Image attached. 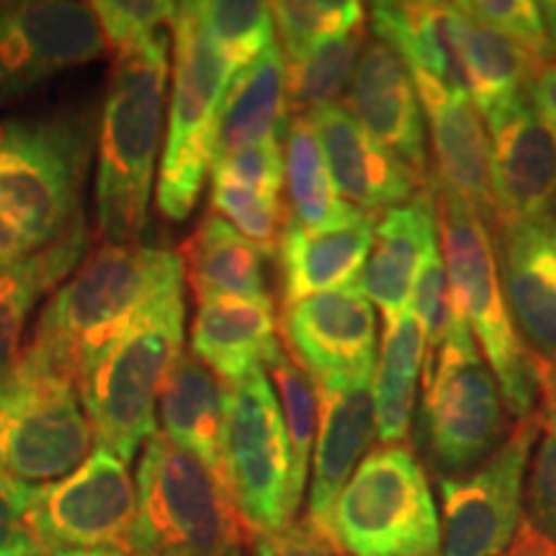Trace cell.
I'll return each instance as SVG.
<instances>
[{"instance_id": "6da1fadb", "label": "cell", "mask_w": 556, "mask_h": 556, "mask_svg": "<svg viewBox=\"0 0 556 556\" xmlns=\"http://www.w3.org/2000/svg\"><path fill=\"white\" fill-rule=\"evenodd\" d=\"M173 291H184L178 253L106 242L54 291L24 348L80 387L137 319Z\"/></svg>"}, {"instance_id": "7a4b0ae2", "label": "cell", "mask_w": 556, "mask_h": 556, "mask_svg": "<svg viewBox=\"0 0 556 556\" xmlns=\"http://www.w3.org/2000/svg\"><path fill=\"white\" fill-rule=\"evenodd\" d=\"M168 34L160 31L111 67L96 170V219L109 245H137L148 227L168 99Z\"/></svg>"}, {"instance_id": "3957f363", "label": "cell", "mask_w": 556, "mask_h": 556, "mask_svg": "<svg viewBox=\"0 0 556 556\" xmlns=\"http://www.w3.org/2000/svg\"><path fill=\"white\" fill-rule=\"evenodd\" d=\"M90 160L80 116L0 122V268L41 253L78 225Z\"/></svg>"}, {"instance_id": "277c9868", "label": "cell", "mask_w": 556, "mask_h": 556, "mask_svg": "<svg viewBox=\"0 0 556 556\" xmlns=\"http://www.w3.org/2000/svg\"><path fill=\"white\" fill-rule=\"evenodd\" d=\"M435 208L458 315L495 374L507 413L518 420L531 417L539 400V358L520 340L505 302L490 222L441 186H435Z\"/></svg>"}, {"instance_id": "5b68a950", "label": "cell", "mask_w": 556, "mask_h": 556, "mask_svg": "<svg viewBox=\"0 0 556 556\" xmlns=\"http://www.w3.org/2000/svg\"><path fill=\"white\" fill-rule=\"evenodd\" d=\"M184 291H173L152 304L80 381L96 446L127 467L157 433L160 392L184 356Z\"/></svg>"}, {"instance_id": "8992f818", "label": "cell", "mask_w": 556, "mask_h": 556, "mask_svg": "<svg viewBox=\"0 0 556 556\" xmlns=\"http://www.w3.org/2000/svg\"><path fill=\"white\" fill-rule=\"evenodd\" d=\"M129 556H227L248 536L219 477L155 433L137 469Z\"/></svg>"}, {"instance_id": "52a82bcc", "label": "cell", "mask_w": 556, "mask_h": 556, "mask_svg": "<svg viewBox=\"0 0 556 556\" xmlns=\"http://www.w3.org/2000/svg\"><path fill=\"white\" fill-rule=\"evenodd\" d=\"M173 86L163 160L157 173V208L184 222L197 208L206 173L217 152L222 103L235 70L208 45L191 3H178L173 16Z\"/></svg>"}, {"instance_id": "ba28073f", "label": "cell", "mask_w": 556, "mask_h": 556, "mask_svg": "<svg viewBox=\"0 0 556 556\" xmlns=\"http://www.w3.org/2000/svg\"><path fill=\"white\" fill-rule=\"evenodd\" d=\"M330 536L348 556H438L441 513L407 446L371 448L340 492Z\"/></svg>"}, {"instance_id": "9c48e42d", "label": "cell", "mask_w": 556, "mask_h": 556, "mask_svg": "<svg viewBox=\"0 0 556 556\" xmlns=\"http://www.w3.org/2000/svg\"><path fill=\"white\" fill-rule=\"evenodd\" d=\"M93 443L80 387L21 348L0 374V467L45 486L73 475Z\"/></svg>"}, {"instance_id": "30bf717a", "label": "cell", "mask_w": 556, "mask_h": 556, "mask_svg": "<svg viewBox=\"0 0 556 556\" xmlns=\"http://www.w3.org/2000/svg\"><path fill=\"white\" fill-rule=\"evenodd\" d=\"M505 400L464 317L426 353L420 441L441 477L475 469L505 441Z\"/></svg>"}, {"instance_id": "8fae6325", "label": "cell", "mask_w": 556, "mask_h": 556, "mask_svg": "<svg viewBox=\"0 0 556 556\" xmlns=\"http://www.w3.org/2000/svg\"><path fill=\"white\" fill-rule=\"evenodd\" d=\"M222 484L250 539L289 526L299 510L287 422L266 368L225 384Z\"/></svg>"}, {"instance_id": "7c38bea8", "label": "cell", "mask_w": 556, "mask_h": 556, "mask_svg": "<svg viewBox=\"0 0 556 556\" xmlns=\"http://www.w3.org/2000/svg\"><path fill=\"white\" fill-rule=\"evenodd\" d=\"M539 435V417L516 422L505 441L454 477H438L441 492V554L507 556L523 528L526 477Z\"/></svg>"}, {"instance_id": "4fadbf2b", "label": "cell", "mask_w": 556, "mask_h": 556, "mask_svg": "<svg viewBox=\"0 0 556 556\" xmlns=\"http://www.w3.org/2000/svg\"><path fill=\"white\" fill-rule=\"evenodd\" d=\"M137 518V484L129 467L96 446L73 475L34 486L26 510L45 556L65 552H119L129 556Z\"/></svg>"}, {"instance_id": "5bb4252c", "label": "cell", "mask_w": 556, "mask_h": 556, "mask_svg": "<svg viewBox=\"0 0 556 556\" xmlns=\"http://www.w3.org/2000/svg\"><path fill=\"white\" fill-rule=\"evenodd\" d=\"M106 52L90 3L0 0V106Z\"/></svg>"}, {"instance_id": "9a60e30c", "label": "cell", "mask_w": 556, "mask_h": 556, "mask_svg": "<svg viewBox=\"0 0 556 556\" xmlns=\"http://www.w3.org/2000/svg\"><path fill=\"white\" fill-rule=\"evenodd\" d=\"M281 332L289 356L312 379L377 368V312L358 281L283 307Z\"/></svg>"}, {"instance_id": "2e32d148", "label": "cell", "mask_w": 556, "mask_h": 556, "mask_svg": "<svg viewBox=\"0 0 556 556\" xmlns=\"http://www.w3.org/2000/svg\"><path fill=\"white\" fill-rule=\"evenodd\" d=\"M312 381L317 389L319 422L312 454L307 520L330 536L332 507L377 438L374 374Z\"/></svg>"}, {"instance_id": "e0dca14e", "label": "cell", "mask_w": 556, "mask_h": 556, "mask_svg": "<svg viewBox=\"0 0 556 556\" xmlns=\"http://www.w3.org/2000/svg\"><path fill=\"white\" fill-rule=\"evenodd\" d=\"M495 225L556 214V135L528 96L486 124Z\"/></svg>"}, {"instance_id": "ac0fdd59", "label": "cell", "mask_w": 556, "mask_h": 556, "mask_svg": "<svg viewBox=\"0 0 556 556\" xmlns=\"http://www.w3.org/2000/svg\"><path fill=\"white\" fill-rule=\"evenodd\" d=\"M495 227L500 283L518 336L556 366V214Z\"/></svg>"}, {"instance_id": "d6986e66", "label": "cell", "mask_w": 556, "mask_h": 556, "mask_svg": "<svg viewBox=\"0 0 556 556\" xmlns=\"http://www.w3.org/2000/svg\"><path fill=\"white\" fill-rule=\"evenodd\" d=\"M413 80L430 131L435 186L464 199L490 225H495L490 135L484 129V119L464 88L422 73H413Z\"/></svg>"}, {"instance_id": "ffe728a7", "label": "cell", "mask_w": 556, "mask_h": 556, "mask_svg": "<svg viewBox=\"0 0 556 556\" xmlns=\"http://www.w3.org/2000/svg\"><path fill=\"white\" fill-rule=\"evenodd\" d=\"M309 122L317 131L340 199L358 212H387L405 204L428 186V178L417 176L397 155L381 148L345 109V103L315 111L309 114Z\"/></svg>"}, {"instance_id": "44dd1931", "label": "cell", "mask_w": 556, "mask_h": 556, "mask_svg": "<svg viewBox=\"0 0 556 556\" xmlns=\"http://www.w3.org/2000/svg\"><path fill=\"white\" fill-rule=\"evenodd\" d=\"M345 109L381 148L397 155L417 176H428L426 114L413 73L379 39L366 41L361 52Z\"/></svg>"}, {"instance_id": "7402d4cb", "label": "cell", "mask_w": 556, "mask_h": 556, "mask_svg": "<svg viewBox=\"0 0 556 556\" xmlns=\"http://www.w3.org/2000/svg\"><path fill=\"white\" fill-rule=\"evenodd\" d=\"M456 86L464 88L484 124L497 119L528 96V83L541 62L510 39L477 24L458 3H441Z\"/></svg>"}, {"instance_id": "603a6c76", "label": "cell", "mask_w": 556, "mask_h": 556, "mask_svg": "<svg viewBox=\"0 0 556 556\" xmlns=\"http://www.w3.org/2000/svg\"><path fill=\"white\" fill-rule=\"evenodd\" d=\"M438 208L430 184L405 204L387 208L374 227L361 289L387 319L409 307L417 274L438 250Z\"/></svg>"}, {"instance_id": "cb8c5ba5", "label": "cell", "mask_w": 556, "mask_h": 556, "mask_svg": "<svg viewBox=\"0 0 556 556\" xmlns=\"http://www.w3.org/2000/svg\"><path fill=\"white\" fill-rule=\"evenodd\" d=\"M374 227V214L358 208L338 225L323 229H307L289 217V227L278 248L283 270V307L356 283L371 253Z\"/></svg>"}, {"instance_id": "d4e9b609", "label": "cell", "mask_w": 556, "mask_h": 556, "mask_svg": "<svg viewBox=\"0 0 556 556\" xmlns=\"http://www.w3.org/2000/svg\"><path fill=\"white\" fill-rule=\"evenodd\" d=\"M281 351L270 296H217L199 304L191 325V353L225 384L263 368Z\"/></svg>"}, {"instance_id": "484cf974", "label": "cell", "mask_w": 556, "mask_h": 556, "mask_svg": "<svg viewBox=\"0 0 556 556\" xmlns=\"http://www.w3.org/2000/svg\"><path fill=\"white\" fill-rule=\"evenodd\" d=\"M157 417L163 435L204 462L222 482L225 384L193 353H184L165 379Z\"/></svg>"}, {"instance_id": "4316f807", "label": "cell", "mask_w": 556, "mask_h": 556, "mask_svg": "<svg viewBox=\"0 0 556 556\" xmlns=\"http://www.w3.org/2000/svg\"><path fill=\"white\" fill-rule=\"evenodd\" d=\"M291 119L287 93V58L278 45L242 70L222 103L217 152L229 155L255 144L281 142Z\"/></svg>"}, {"instance_id": "83f0119b", "label": "cell", "mask_w": 556, "mask_h": 556, "mask_svg": "<svg viewBox=\"0 0 556 556\" xmlns=\"http://www.w3.org/2000/svg\"><path fill=\"white\" fill-rule=\"evenodd\" d=\"M88 227L80 219L65 238L31 258L0 268V374L21 353L26 323L34 309L58 291L86 261Z\"/></svg>"}, {"instance_id": "f1b7e54d", "label": "cell", "mask_w": 556, "mask_h": 556, "mask_svg": "<svg viewBox=\"0 0 556 556\" xmlns=\"http://www.w3.org/2000/svg\"><path fill=\"white\" fill-rule=\"evenodd\" d=\"M263 258L266 255L253 242L214 212L180 248L184 278L199 304L217 296H268Z\"/></svg>"}, {"instance_id": "f546056e", "label": "cell", "mask_w": 556, "mask_h": 556, "mask_svg": "<svg viewBox=\"0 0 556 556\" xmlns=\"http://www.w3.org/2000/svg\"><path fill=\"white\" fill-rule=\"evenodd\" d=\"M426 330L413 309L387 319L374 368V415L381 446H405L415 413V392L426 368Z\"/></svg>"}, {"instance_id": "4dcf8cb0", "label": "cell", "mask_w": 556, "mask_h": 556, "mask_svg": "<svg viewBox=\"0 0 556 556\" xmlns=\"http://www.w3.org/2000/svg\"><path fill=\"white\" fill-rule=\"evenodd\" d=\"M539 435L526 477L523 528L507 556H556V366L539 361Z\"/></svg>"}, {"instance_id": "1f68e13d", "label": "cell", "mask_w": 556, "mask_h": 556, "mask_svg": "<svg viewBox=\"0 0 556 556\" xmlns=\"http://www.w3.org/2000/svg\"><path fill=\"white\" fill-rule=\"evenodd\" d=\"M283 184L289 189L291 219L307 229L343 222L356 208L345 204L332 184L309 116H291L283 135Z\"/></svg>"}, {"instance_id": "d6a6232c", "label": "cell", "mask_w": 556, "mask_h": 556, "mask_svg": "<svg viewBox=\"0 0 556 556\" xmlns=\"http://www.w3.org/2000/svg\"><path fill=\"white\" fill-rule=\"evenodd\" d=\"M368 21L374 39L397 52L409 73L456 86L441 3H374Z\"/></svg>"}, {"instance_id": "836d02e7", "label": "cell", "mask_w": 556, "mask_h": 556, "mask_svg": "<svg viewBox=\"0 0 556 556\" xmlns=\"http://www.w3.org/2000/svg\"><path fill=\"white\" fill-rule=\"evenodd\" d=\"M366 26L317 41L296 62H287V93L291 116H309L340 103L351 86L358 58L366 47Z\"/></svg>"}, {"instance_id": "e575fe53", "label": "cell", "mask_w": 556, "mask_h": 556, "mask_svg": "<svg viewBox=\"0 0 556 556\" xmlns=\"http://www.w3.org/2000/svg\"><path fill=\"white\" fill-rule=\"evenodd\" d=\"M193 16L208 45L240 75L263 52L276 45V24L270 3L258 0H204L191 3Z\"/></svg>"}, {"instance_id": "d590c367", "label": "cell", "mask_w": 556, "mask_h": 556, "mask_svg": "<svg viewBox=\"0 0 556 556\" xmlns=\"http://www.w3.org/2000/svg\"><path fill=\"white\" fill-rule=\"evenodd\" d=\"M263 368H268L270 384L276 389L283 422H287L291 448V490H294L296 503L302 505L319 422L317 389L309 374L294 364V358L287 356L283 351L276 358H270Z\"/></svg>"}, {"instance_id": "8d00e7d4", "label": "cell", "mask_w": 556, "mask_h": 556, "mask_svg": "<svg viewBox=\"0 0 556 556\" xmlns=\"http://www.w3.org/2000/svg\"><path fill=\"white\" fill-rule=\"evenodd\" d=\"M278 34V50L287 62H296L317 41L358 29L366 21V5L353 0H281L270 3Z\"/></svg>"}, {"instance_id": "74e56055", "label": "cell", "mask_w": 556, "mask_h": 556, "mask_svg": "<svg viewBox=\"0 0 556 556\" xmlns=\"http://www.w3.org/2000/svg\"><path fill=\"white\" fill-rule=\"evenodd\" d=\"M212 212L227 219L263 255L278 253L291 217L281 197L242 189L227 180H212Z\"/></svg>"}, {"instance_id": "f35d334b", "label": "cell", "mask_w": 556, "mask_h": 556, "mask_svg": "<svg viewBox=\"0 0 556 556\" xmlns=\"http://www.w3.org/2000/svg\"><path fill=\"white\" fill-rule=\"evenodd\" d=\"M178 3L165 0H96L90 3L99 26L106 39V50L119 54L135 50L155 34L165 31V24H173Z\"/></svg>"}, {"instance_id": "ab89813d", "label": "cell", "mask_w": 556, "mask_h": 556, "mask_svg": "<svg viewBox=\"0 0 556 556\" xmlns=\"http://www.w3.org/2000/svg\"><path fill=\"white\" fill-rule=\"evenodd\" d=\"M458 5L477 24L510 39L541 65L552 62V47H548L544 16H541V3H533V0H469V3Z\"/></svg>"}, {"instance_id": "60d3db41", "label": "cell", "mask_w": 556, "mask_h": 556, "mask_svg": "<svg viewBox=\"0 0 556 556\" xmlns=\"http://www.w3.org/2000/svg\"><path fill=\"white\" fill-rule=\"evenodd\" d=\"M409 299H413V307L409 309L415 312L422 330H426L428 353H433L435 348L443 345V340L448 338L451 328H454V323L458 319V309L454 304V296H451L446 263H443L441 250H435L426 261V266L420 268L413 287V296Z\"/></svg>"}, {"instance_id": "b9f144b4", "label": "cell", "mask_w": 556, "mask_h": 556, "mask_svg": "<svg viewBox=\"0 0 556 556\" xmlns=\"http://www.w3.org/2000/svg\"><path fill=\"white\" fill-rule=\"evenodd\" d=\"M212 180L242 186V189L274 193L281 197L283 189V148L281 142L255 144L229 155L214 157Z\"/></svg>"}, {"instance_id": "7bdbcfd3", "label": "cell", "mask_w": 556, "mask_h": 556, "mask_svg": "<svg viewBox=\"0 0 556 556\" xmlns=\"http://www.w3.org/2000/svg\"><path fill=\"white\" fill-rule=\"evenodd\" d=\"M31 495L34 486L0 467V556H45L26 523Z\"/></svg>"}, {"instance_id": "ee69618b", "label": "cell", "mask_w": 556, "mask_h": 556, "mask_svg": "<svg viewBox=\"0 0 556 556\" xmlns=\"http://www.w3.org/2000/svg\"><path fill=\"white\" fill-rule=\"evenodd\" d=\"M253 541V556H348L338 541L304 520H291L276 531L258 533Z\"/></svg>"}, {"instance_id": "f6af8a7d", "label": "cell", "mask_w": 556, "mask_h": 556, "mask_svg": "<svg viewBox=\"0 0 556 556\" xmlns=\"http://www.w3.org/2000/svg\"><path fill=\"white\" fill-rule=\"evenodd\" d=\"M528 103L541 116V122L556 135V62L536 67L528 83Z\"/></svg>"}, {"instance_id": "bcb514c9", "label": "cell", "mask_w": 556, "mask_h": 556, "mask_svg": "<svg viewBox=\"0 0 556 556\" xmlns=\"http://www.w3.org/2000/svg\"><path fill=\"white\" fill-rule=\"evenodd\" d=\"M541 16H544L548 47H552V54H556V0L541 3Z\"/></svg>"}, {"instance_id": "7dc6e473", "label": "cell", "mask_w": 556, "mask_h": 556, "mask_svg": "<svg viewBox=\"0 0 556 556\" xmlns=\"http://www.w3.org/2000/svg\"><path fill=\"white\" fill-rule=\"evenodd\" d=\"M52 556H127L119 552H65V554H52Z\"/></svg>"}, {"instance_id": "c3c4849f", "label": "cell", "mask_w": 556, "mask_h": 556, "mask_svg": "<svg viewBox=\"0 0 556 556\" xmlns=\"http://www.w3.org/2000/svg\"><path fill=\"white\" fill-rule=\"evenodd\" d=\"M227 556H242V548H232Z\"/></svg>"}]
</instances>
